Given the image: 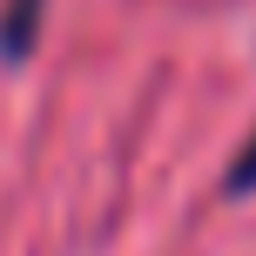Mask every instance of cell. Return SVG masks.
Segmentation results:
<instances>
[{
    "label": "cell",
    "mask_w": 256,
    "mask_h": 256,
    "mask_svg": "<svg viewBox=\"0 0 256 256\" xmlns=\"http://www.w3.org/2000/svg\"><path fill=\"white\" fill-rule=\"evenodd\" d=\"M34 7L40 0H20V7H7V20H0V54H27V34H34Z\"/></svg>",
    "instance_id": "cell-1"
},
{
    "label": "cell",
    "mask_w": 256,
    "mask_h": 256,
    "mask_svg": "<svg viewBox=\"0 0 256 256\" xmlns=\"http://www.w3.org/2000/svg\"><path fill=\"white\" fill-rule=\"evenodd\" d=\"M256 189V135L243 142V155H236V168H230V196H250Z\"/></svg>",
    "instance_id": "cell-2"
}]
</instances>
